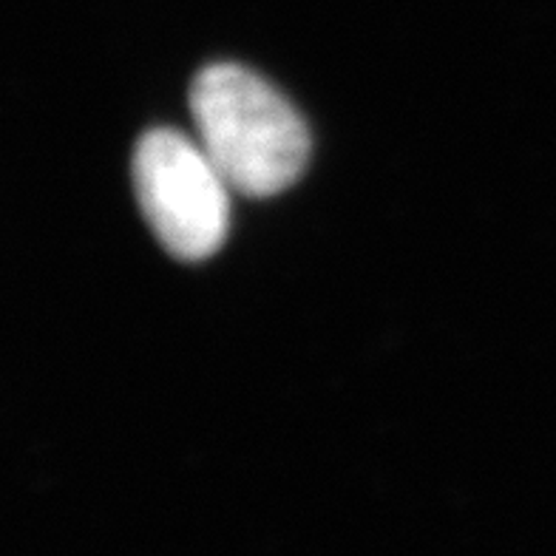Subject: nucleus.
Listing matches in <instances>:
<instances>
[{
  "instance_id": "nucleus-1",
  "label": "nucleus",
  "mask_w": 556,
  "mask_h": 556,
  "mask_svg": "<svg viewBox=\"0 0 556 556\" xmlns=\"http://www.w3.org/2000/svg\"><path fill=\"white\" fill-rule=\"evenodd\" d=\"M191 111L199 142L233 191L273 197L307 168V125L270 83L248 68L216 63L199 72Z\"/></svg>"
},
{
  "instance_id": "nucleus-2",
  "label": "nucleus",
  "mask_w": 556,
  "mask_h": 556,
  "mask_svg": "<svg viewBox=\"0 0 556 556\" xmlns=\"http://www.w3.org/2000/svg\"><path fill=\"white\" fill-rule=\"evenodd\" d=\"M134 188L148 225L176 258L202 262L222 248L230 227V185L202 142L170 128L139 139Z\"/></svg>"
}]
</instances>
